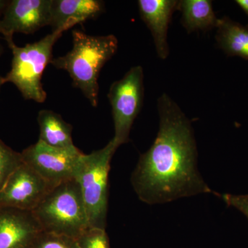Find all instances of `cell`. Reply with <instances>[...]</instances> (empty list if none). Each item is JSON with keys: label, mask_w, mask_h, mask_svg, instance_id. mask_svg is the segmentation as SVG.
<instances>
[{"label": "cell", "mask_w": 248, "mask_h": 248, "mask_svg": "<svg viewBox=\"0 0 248 248\" xmlns=\"http://www.w3.org/2000/svg\"><path fill=\"white\" fill-rule=\"evenodd\" d=\"M159 129L132 174L139 198L148 204L167 203L211 190L197 168V147L190 122L166 93L158 99Z\"/></svg>", "instance_id": "1"}, {"label": "cell", "mask_w": 248, "mask_h": 248, "mask_svg": "<svg viewBox=\"0 0 248 248\" xmlns=\"http://www.w3.org/2000/svg\"><path fill=\"white\" fill-rule=\"evenodd\" d=\"M73 48L63 56L53 58L50 64L69 74L73 84L97 107L98 78L103 67L117 52L118 40L113 35L94 36L75 30L72 32Z\"/></svg>", "instance_id": "2"}, {"label": "cell", "mask_w": 248, "mask_h": 248, "mask_svg": "<svg viewBox=\"0 0 248 248\" xmlns=\"http://www.w3.org/2000/svg\"><path fill=\"white\" fill-rule=\"evenodd\" d=\"M32 213L44 232L77 240L90 228L81 190L75 179L53 187Z\"/></svg>", "instance_id": "3"}, {"label": "cell", "mask_w": 248, "mask_h": 248, "mask_svg": "<svg viewBox=\"0 0 248 248\" xmlns=\"http://www.w3.org/2000/svg\"><path fill=\"white\" fill-rule=\"evenodd\" d=\"M62 34L52 32L42 40L22 47L16 45L14 40L7 42L12 50L13 60L5 83L14 84L27 100L45 102L47 94L42 85V76L53 60L54 45Z\"/></svg>", "instance_id": "4"}, {"label": "cell", "mask_w": 248, "mask_h": 248, "mask_svg": "<svg viewBox=\"0 0 248 248\" xmlns=\"http://www.w3.org/2000/svg\"><path fill=\"white\" fill-rule=\"evenodd\" d=\"M117 148L111 140L102 149L83 155L77 168L74 179L81 190L90 228L105 229L107 226L108 174Z\"/></svg>", "instance_id": "5"}, {"label": "cell", "mask_w": 248, "mask_h": 248, "mask_svg": "<svg viewBox=\"0 0 248 248\" xmlns=\"http://www.w3.org/2000/svg\"><path fill=\"white\" fill-rule=\"evenodd\" d=\"M143 70L140 66L130 68L122 79L111 85L108 97L115 126L112 140L117 148L128 141L134 121L143 105Z\"/></svg>", "instance_id": "6"}, {"label": "cell", "mask_w": 248, "mask_h": 248, "mask_svg": "<svg viewBox=\"0 0 248 248\" xmlns=\"http://www.w3.org/2000/svg\"><path fill=\"white\" fill-rule=\"evenodd\" d=\"M23 162L35 170L52 187L75 178L77 168L84 155L76 146L60 148L38 140L21 153Z\"/></svg>", "instance_id": "7"}, {"label": "cell", "mask_w": 248, "mask_h": 248, "mask_svg": "<svg viewBox=\"0 0 248 248\" xmlns=\"http://www.w3.org/2000/svg\"><path fill=\"white\" fill-rule=\"evenodd\" d=\"M53 187L23 162L0 190V208L32 212Z\"/></svg>", "instance_id": "8"}, {"label": "cell", "mask_w": 248, "mask_h": 248, "mask_svg": "<svg viewBox=\"0 0 248 248\" xmlns=\"http://www.w3.org/2000/svg\"><path fill=\"white\" fill-rule=\"evenodd\" d=\"M52 0H11L0 19V34L6 42L15 33L32 34L49 26Z\"/></svg>", "instance_id": "9"}, {"label": "cell", "mask_w": 248, "mask_h": 248, "mask_svg": "<svg viewBox=\"0 0 248 248\" xmlns=\"http://www.w3.org/2000/svg\"><path fill=\"white\" fill-rule=\"evenodd\" d=\"M42 232L32 212L0 208V248H31Z\"/></svg>", "instance_id": "10"}, {"label": "cell", "mask_w": 248, "mask_h": 248, "mask_svg": "<svg viewBox=\"0 0 248 248\" xmlns=\"http://www.w3.org/2000/svg\"><path fill=\"white\" fill-rule=\"evenodd\" d=\"M138 6L142 20L153 35L158 56L166 60L169 54L168 30L172 15L179 7V1L140 0Z\"/></svg>", "instance_id": "11"}, {"label": "cell", "mask_w": 248, "mask_h": 248, "mask_svg": "<svg viewBox=\"0 0 248 248\" xmlns=\"http://www.w3.org/2000/svg\"><path fill=\"white\" fill-rule=\"evenodd\" d=\"M104 1L99 0H52L49 26L52 32L68 31L78 24L102 14Z\"/></svg>", "instance_id": "12"}, {"label": "cell", "mask_w": 248, "mask_h": 248, "mask_svg": "<svg viewBox=\"0 0 248 248\" xmlns=\"http://www.w3.org/2000/svg\"><path fill=\"white\" fill-rule=\"evenodd\" d=\"M37 122L40 126V141L55 148L75 146L72 138L73 127L61 115L50 110H42L38 112Z\"/></svg>", "instance_id": "13"}, {"label": "cell", "mask_w": 248, "mask_h": 248, "mask_svg": "<svg viewBox=\"0 0 248 248\" xmlns=\"http://www.w3.org/2000/svg\"><path fill=\"white\" fill-rule=\"evenodd\" d=\"M217 41L228 56H238L248 60V27L228 17L218 19Z\"/></svg>", "instance_id": "14"}, {"label": "cell", "mask_w": 248, "mask_h": 248, "mask_svg": "<svg viewBox=\"0 0 248 248\" xmlns=\"http://www.w3.org/2000/svg\"><path fill=\"white\" fill-rule=\"evenodd\" d=\"M178 10L182 14V24L187 32L208 31L217 27L218 19L209 0H183Z\"/></svg>", "instance_id": "15"}, {"label": "cell", "mask_w": 248, "mask_h": 248, "mask_svg": "<svg viewBox=\"0 0 248 248\" xmlns=\"http://www.w3.org/2000/svg\"><path fill=\"white\" fill-rule=\"evenodd\" d=\"M22 163L21 153L14 151L0 140V190L11 174Z\"/></svg>", "instance_id": "16"}, {"label": "cell", "mask_w": 248, "mask_h": 248, "mask_svg": "<svg viewBox=\"0 0 248 248\" xmlns=\"http://www.w3.org/2000/svg\"><path fill=\"white\" fill-rule=\"evenodd\" d=\"M31 248H80L76 239L42 232Z\"/></svg>", "instance_id": "17"}, {"label": "cell", "mask_w": 248, "mask_h": 248, "mask_svg": "<svg viewBox=\"0 0 248 248\" xmlns=\"http://www.w3.org/2000/svg\"><path fill=\"white\" fill-rule=\"evenodd\" d=\"M80 248H109L105 229L89 228L77 239Z\"/></svg>", "instance_id": "18"}, {"label": "cell", "mask_w": 248, "mask_h": 248, "mask_svg": "<svg viewBox=\"0 0 248 248\" xmlns=\"http://www.w3.org/2000/svg\"><path fill=\"white\" fill-rule=\"evenodd\" d=\"M217 195L221 197L229 206L233 207L241 212L248 218V195H234L231 194H223Z\"/></svg>", "instance_id": "19"}, {"label": "cell", "mask_w": 248, "mask_h": 248, "mask_svg": "<svg viewBox=\"0 0 248 248\" xmlns=\"http://www.w3.org/2000/svg\"><path fill=\"white\" fill-rule=\"evenodd\" d=\"M236 3L246 13L248 17V0H236Z\"/></svg>", "instance_id": "20"}, {"label": "cell", "mask_w": 248, "mask_h": 248, "mask_svg": "<svg viewBox=\"0 0 248 248\" xmlns=\"http://www.w3.org/2000/svg\"><path fill=\"white\" fill-rule=\"evenodd\" d=\"M9 1L7 0H0V19L2 17L5 9L9 4Z\"/></svg>", "instance_id": "21"}, {"label": "cell", "mask_w": 248, "mask_h": 248, "mask_svg": "<svg viewBox=\"0 0 248 248\" xmlns=\"http://www.w3.org/2000/svg\"><path fill=\"white\" fill-rule=\"evenodd\" d=\"M5 84L4 78L0 76V89H1V86Z\"/></svg>", "instance_id": "22"}, {"label": "cell", "mask_w": 248, "mask_h": 248, "mask_svg": "<svg viewBox=\"0 0 248 248\" xmlns=\"http://www.w3.org/2000/svg\"><path fill=\"white\" fill-rule=\"evenodd\" d=\"M1 53H2V46H1V43H0V55H1Z\"/></svg>", "instance_id": "23"}]
</instances>
